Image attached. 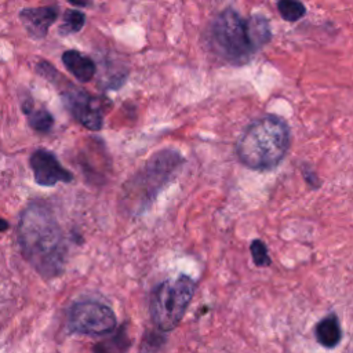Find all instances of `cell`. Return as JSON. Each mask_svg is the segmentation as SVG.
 I'll list each match as a JSON object with an SVG mask.
<instances>
[{"label":"cell","instance_id":"cell-9","mask_svg":"<svg viewBox=\"0 0 353 353\" xmlns=\"http://www.w3.org/2000/svg\"><path fill=\"white\" fill-rule=\"evenodd\" d=\"M23 28L33 39H43L50 26L58 18V10L55 7H36V8H23L19 14Z\"/></svg>","mask_w":353,"mask_h":353},{"label":"cell","instance_id":"cell-3","mask_svg":"<svg viewBox=\"0 0 353 353\" xmlns=\"http://www.w3.org/2000/svg\"><path fill=\"white\" fill-rule=\"evenodd\" d=\"M210 41L214 51L233 65L245 63L258 51L248 19L233 8H226L215 17L210 28Z\"/></svg>","mask_w":353,"mask_h":353},{"label":"cell","instance_id":"cell-8","mask_svg":"<svg viewBox=\"0 0 353 353\" xmlns=\"http://www.w3.org/2000/svg\"><path fill=\"white\" fill-rule=\"evenodd\" d=\"M30 167L34 174V181L40 186H54L58 182H72L73 175L65 170L57 157L44 149L33 152L30 156Z\"/></svg>","mask_w":353,"mask_h":353},{"label":"cell","instance_id":"cell-10","mask_svg":"<svg viewBox=\"0 0 353 353\" xmlns=\"http://www.w3.org/2000/svg\"><path fill=\"white\" fill-rule=\"evenodd\" d=\"M62 62L66 69L81 83H87L94 77L95 63L94 61L76 50H68L62 54Z\"/></svg>","mask_w":353,"mask_h":353},{"label":"cell","instance_id":"cell-11","mask_svg":"<svg viewBox=\"0 0 353 353\" xmlns=\"http://www.w3.org/2000/svg\"><path fill=\"white\" fill-rule=\"evenodd\" d=\"M317 341L325 347H334L339 343L342 332L336 316L330 314L324 317L316 327Z\"/></svg>","mask_w":353,"mask_h":353},{"label":"cell","instance_id":"cell-4","mask_svg":"<svg viewBox=\"0 0 353 353\" xmlns=\"http://www.w3.org/2000/svg\"><path fill=\"white\" fill-rule=\"evenodd\" d=\"M194 281L181 274L159 284L150 298V316L161 331H171L182 320L192 296Z\"/></svg>","mask_w":353,"mask_h":353},{"label":"cell","instance_id":"cell-6","mask_svg":"<svg viewBox=\"0 0 353 353\" xmlns=\"http://www.w3.org/2000/svg\"><path fill=\"white\" fill-rule=\"evenodd\" d=\"M68 325L72 332L84 335H103L114 330L116 316L113 310L95 301L74 303L68 314Z\"/></svg>","mask_w":353,"mask_h":353},{"label":"cell","instance_id":"cell-5","mask_svg":"<svg viewBox=\"0 0 353 353\" xmlns=\"http://www.w3.org/2000/svg\"><path fill=\"white\" fill-rule=\"evenodd\" d=\"M181 161L179 153L174 150L168 149L156 153L146 163V167L131 179L128 188H125V197L135 204V208L143 210L154 199L159 189L170 179Z\"/></svg>","mask_w":353,"mask_h":353},{"label":"cell","instance_id":"cell-17","mask_svg":"<svg viewBox=\"0 0 353 353\" xmlns=\"http://www.w3.org/2000/svg\"><path fill=\"white\" fill-rule=\"evenodd\" d=\"M6 229H8V222H6L4 219L0 218V232H4Z\"/></svg>","mask_w":353,"mask_h":353},{"label":"cell","instance_id":"cell-14","mask_svg":"<svg viewBox=\"0 0 353 353\" xmlns=\"http://www.w3.org/2000/svg\"><path fill=\"white\" fill-rule=\"evenodd\" d=\"M277 10H279L281 18L288 22H295L306 15V7L301 1H295V0L279 1Z\"/></svg>","mask_w":353,"mask_h":353},{"label":"cell","instance_id":"cell-15","mask_svg":"<svg viewBox=\"0 0 353 353\" xmlns=\"http://www.w3.org/2000/svg\"><path fill=\"white\" fill-rule=\"evenodd\" d=\"M84 14L77 10H66L63 14L62 25L59 28V32L62 34H70L79 32L84 25Z\"/></svg>","mask_w":353,"mask_h":353},{"label":"cell","instance_id":"cell-2","mask_svg":"<svg viewBox=\"0 0 353 353\" xmlns=\"http://www.w3.org/2000/svg\"><path fill=\"white\" fill-rule=\"evenodd\" d=\"M290 127L276 114L254 120L236 145L239 160L251 170H272L280 164L290 149Z\"/></svg>","mask_w":353,"mask_h":353},{"label":"cell","instance_id":"cell-16","mask_svg":"<svg viewBox=\"0 0 353 353\" xmlns=\"http://www.w3.org/2000/svg\"><path fill=\"white\" fill-rule=\"evenodd\" d=\"M250 250H251L252 261L255 262L256 266L263 268L270 265V256L268 254V248L261 240H254L250 245Z\"/></svg>","mask_w":353,"mask_h":353},{"label":"cell","instance_id":"cell-7","mask_svg":"<svg viewBox=\"0 0 353 353\" xmlns=\"http://www.w3.org/2000/svg\"><path fill=\"white\" fill-rule=\"evenodd\" d=\"M62 99L70 114L85 128L91 131H99L102 128V112L91 94L76 85H69L62 91Z\"/></svg>","mask_w":353,"mask_h":353},{"label":"cell","instance_id":"cell-12","mask_svg":"<svg viewBox=\"0 0 353 353\" xmlns=\"http://www.w3.org/2000/svg\"><path fill=\"white\" fill-rule=\"evenodd\" d=\"M23 113L26 114L29 125L39 132H47L52 127V116L43 108H36L30 99H26L23 106Z\"/></svg>","mask_w":353,"mask_h":353},{"label":"cell","instance_id":"cell-13","mask_svg":"<svg viewBox=\"0 0 353 353\" xmlns=\"http://www.w3.org/2000/svg\"><path fill=\"white\" fill-rule=\"evenodd\" d=\"M128 346H130V339H128V335L125 334V328L123 327L112 338L98 342L94 347V353H127Z\"/></svg>","mask_w":353,"mask_h":353},{"label":"cell","instance_id":"cell-1","mask_svg":"<svg viewBox=\"0 0 353 353\" xmlns=\"http://www.w3.org/2000/svg\"><path fill=\"white\" fill-rule=\"evenodd\" d=\"M17 234L23 256L37 273L43 277L62 273L66 244L54 212L44 201L34 200L28 204L19 216Z\"/></svg>","mask_w":353,"mask_h":353}]
</instances>
